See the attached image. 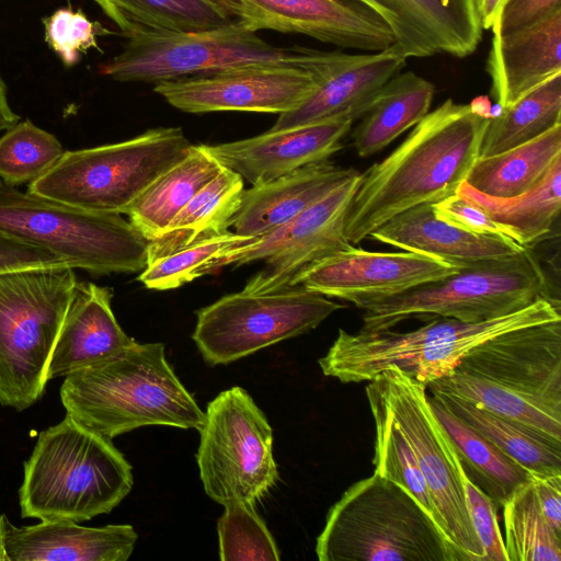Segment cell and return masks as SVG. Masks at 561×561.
<instances>
[{"instance_id":"1","label":"cell","mask_w":561,"mask_h":561,"mask_svg":"<svg viewBox=\"0 0 561 561\" xmlns=\"http://www.w3.org/2000/svg\"><path fill=\"white\" fill-rule=\"evenodd\" d=\"M489 119L451 99L428 112L387 158L362 173L345 218V236L359 244L400 213L456 193L466 181Z\"/></svg>"},{"instance_id":"2","label":"cell","mask_w":561,"mask_h":561,"mask_svg":"<svg viewBox=\"0 0 561 561\" xmlns=\"http://www.w3.org/2000/svg\"><path fill=\"white\" fill-rule=\"evenodd\" d=\"M427 389L457 396L561 443V319L488 340Z\"/></svg>"},{"instance_id":"3","label":"cell","mask_w":561,"mask_h":561,"mask_svg":"<svg viewBox=\"0 0 561 561\" xmlns=\"http://www.w3.org/2000/svg\"><path fill=\"white\" fill-rule=\"evenodd\" d=\"M59 393L67 414L111 439L147 425L198 431L205 417L162 343L135 341L67 375Z\"/></svg>"},{"instance_id":"4","label":"cell","mask_w":561,"mask_h":561,"mask_svg":"<svg viewBox=\"0 0 561 561\" xmlns=\"http://www.w3.org/2000/svg\"><path fill=\"white\" fill-rule=\"evenodd\" d=\"M19 504L24 518L90 520L131 491V466L112 439L67 414L42 431L24 462Z\"/></svg>"},{"instance_id":"5","label":"cell","mask_w":561,"mask_h":561,"mask_svg":"<svg viewBox=\"0 0 561 561\" xmlns=\"http://www.w3.org/2000/svg\"><path fill=\"white\" fill-rule=\"evenodd\" d=\"M558 298H539L508 314L479 322L437 317L412 331L392 329L350 333L340 329L327 354L322 373L341 382H364L389 367L427 386L449 374L476 346L505 332L560 320Z\"/></svg>"},{"instance_id":"6","label":"cell","mask_w":561,"mask_h":561,"mask_svg":"<svg viewBox=\"0 0 561 561\" xmlns=\"http://www.w3.org/2000/svg\"><path fill=\"white\" fill-rule=\"evenodd\" d=\"M320 561H457L443 530L403 485L374 473L330 508Z\"/></svg>"},{"instance_id":"7","label":"cell","mask_w":561,"mask_h":561,"mask_svg":"<svg viewBox=\"0 0 561 561\" xmlns=\"http://www.w3.org/2000/svg\"><path fill=\"white\" fill-rule=\"evenodd\" d=\"M67 263L0 273V404L19 412L45 393L55 343L78 283Z\"/></svg>"},{"instance_id":"8","label":"cell","mask_w":561,"mask_h":561,"mask_svg":"<svg viewBox=\"0 0 561 561\" xmlns=\"http://www.w3.org/2000/svg\"><path fill=\"white\" fill-rule=\"evenodd\" d=\"M553 299L543 267L530 251L463 265L444 279L383 298L363 308V331L394 328L409 318L442 317L479 322Z\"/></svg>"},{"instance_id":"9","label":"cell","mask_w":561,"mask_h":561,"mask_svg":"<svg viewBox=\"0 0 561 561\" xmlns=\"http://www.w3.org/2000/svg\"><path fill=\"white\" fill-rule=\"evenodd\" d=\"M0 231L93 275L141 272L149 241L121 214L92 211L0 185Z\"/></svg>"},{"instance_id":"10","label":"cell","mask_w":561,"mask_h":561,"mask_svg":"<svg viewBox=\"0 0 561 561\" xmlns=\"http://www.w3.org/2000/svg\"><path fill=\"white\" fill-rule=\"evenodd\" d=\"M191 146L181 127H159L122 142L65 151L27 192L87 210L124 214Z\"/></svg>"},{"instance_id":"11","label":"cell","mask_w":561,"mask_h":561,"mask_svg":"<svg viewBox=\"0 0 561 561\" xmlns=\"http://www.w3.org/2000/svg\"><path fill=\"white\" fill-rule=\"evenodd\" d=\"M367 382L365 391L383 403L409 442L457 561H484L467 507L461 466L431 407L426 386L397 367L383 369Z\"/></svg>"},{"instance_id":"12","label":"cell","mask_w":561,"mask_h":561,"mask_svg":"<svg viewBox=\"0 0 561 561\" xmlns=\"http://www.w3.org/2000/svg\"><path fill=\"white\" fill-rule=\"evenodd\" d=\"M314 50L273 46L241 22L206 31L128 37L124 49L101 65L100 72L117 81L156 84L251 65H294L308 69Z\"/></svg>"},{"instance_id":"13","label":"cell","mask_w":561,"mask_h":561,"mask_svg":"<svg viewBox=\"0 0 561 561\" xmlns=\"http://www.w3.org/2000/svg\"><path fill=\"white\" fill-rule=\"evenodd\" d=\"M198 432L196 461L211 500L255 505L276 484L273 430L247 390L221 391L208 403Z\"/></svg>"},{"instance_id":"14","label":"cell","mask_w":561,"mask_h":561,"mask_svg":"<svg viewBox=\"0 0 561 561\" xmlns=\"http://www.w3.org/2000/svg\"><path fill=\"white\" fill-rule=\"evenodd\" d=\"M344 308L299 285L268 294L241 290L199 309L192 339L205 362L229 364L307 333Z\"/></svg>"},{"instance_id":"15","label":"cell","mask_w":561,"mask_h":561,"mask_svg":"<svg viewBox=\"0 0 561 561\" xmlns=\"http://www.w3.org/2000/svg\"><path fill=\"white\" fill-rule=\"evenodd\" d=\"M360 178L362 172L356 171L291 220L238 248L224 259L221 267L264 261L243 288L249 294H268L295 286L296 278L308 266L353 247L344 228Z\"/></svg>"},{"instance_id":"16","label":"cell","mask_w":561,"mask_h":561,"mask_svg":"<svg viewBox=\"0 0 561 561\" xmlns=\"http://www.w3.org/2000/svg\"><path fill=\"white\" fill-rule=\"evenodd\" d=\"M317 87L312 71L294 65H251L211 75L154 84V92L187 113L256 112L282 114L296 108Z\"/></svg>"},{"instance_id":"17","label":"cell","mask_w":561,"mask_h":561,"mask_svg":"<svg viewBox=\"0 0 561 561\" xmlns=\"http://www.w3.org/2000/svg\"><path fill=\"white\" fill-rule=\"evenodd\" d=\"M462 266L423 253L374 252L353 245L308 266L295 286L363 309L370 302L444 279Z\"/></svg>"},{"instance_id":"18","label":"cell","mask_w":561,"mask_h":561,"mask_svg":"<svg viewBox=\"0 0 561 561\" xmlns=\"http://www.w3.org/2000/svg\"><path fill=\"white\" fill-rule=\"evenodd\" d=\"M392 46L368 54L316 49L308 67L317 79L312 93L296 108L278 115L268 130L288 129L330 118H360L379 90L405 66Z\"/></svg>"},{"instance_id":"19","label":"cell","mask_w":561,"mask_h":561,"mask_svg":"<svg viewBox=\"0 0 561 561\" xmlns=\"http://www.w3.org/2000/svg\"><path fill=\"white\" fill-rule=\"evenodd\" d=\"M255 32L301 34L341 48L379 51L393 45L387 23L357 0H237Z\"/></svg>"},{"instance_id":"20","label":"cell","mask_w":561,"mask_h":561,"mask_svg":"<svg viewBox=\"0 0 561 561\" xmlns=\"http://www.w3.org/2000/svg\"><path fill=\"white\" fill-rule=\"evenodd\" d=\"M354 119L341 116L217 145H205L225 168L257 185L305 165L329 160Z\"/></svg>"},{"instance_id":"21","label":"cell","mask_w":561,"mask_h":561,"mask_svg":"<svg viewBox=\"0 0 561 561\" xmlns=\"http://www.w3.org/2000/svg\"><path fill=\"white\" fill-rule=\"evenodd\" d=\"M392 32V47L407 59L448 54L463 58L482 39L476 0H357Z\"/></svg>"},{"instance_id":"22","label":"cell","mask_w":561,"mask_h":561,"mask_svg":"<svg viewBox=\"0 0 561 561\" xmlns=\"http://www.w3.org/2000/svg\"><path fill=\"white\" fill-rule=\"evenodd\" d=\"M369 237L403 251L433 255L457 265L503 260L527 249L510 237L476 234L439 220L431 204L400 213Z\"/></svg>"},{"instance_id":"23","label":"cell","mask_w":561,"mask_h":561,"mask_svg":"<svg viewBox=\"0 0 561 561\" xmlns=\"http://www.w3.org/2000/svg\"><path fill=\"white\" fill-rule=\"evenodd\" d=\"M137 533L131 525L81 526L73 520H41L16 527L8 522L10 561H126Z\"/></svg>"},{"instance_id":"24","label":"cell","mask_w":561,"mask_h":561,"mask_svg":"<svg viewBox=\"0 0 561 561\" xmlns=\"http://www.w3.org/2000/svg\"><path fill=\"white\" fill-rule=\"evenodd\" d=\"M111 301L110 288L77 283L49 360L48 380L66 377L135 342L118 324Z\"/></svg>"},{"instance_id":"25","label":"cell","mask_w":561,"mask_h":561,"mask_svg":"<svg viewBox=\"0 0 561 561\" xmlns=\"http://www.w3.org/2000/svg\"><path fill=\"white\" fill-rule=\"evenodd\" d=\"M561 10L505 36H493L485 69L497 104L507 107L561 73Z\"/></svg>"},{"instance_id":"26","label":"cell","mask_w":561,"mask_h":561,"mask_svg":"<svg viewBox=\"0 0 561 561\" xmlns=\"http://www.w3.org/2000/svg\"><path fill=\"white\" fill-rule=\"evenodd\" d=\"M356 171L325 160L252 185L244 190L231 227L241 236H264L323 198Z\"/></svg>"},{"instance_id":"27","label":"cell","mask_w":561,"mask_h":561,"mask_svg":"<svg viewBox=\"0 0 561 561\" xmlns=\"http://www.w3.org/2000/svg\"><path fill=\"white\" fill-rule=\"evenodd\" d=\"M128 38L197 32L244 22L237 0H94Z\"/></svg>"},{"instance_id":"28","label":"cell","mask_w":561,"mask_h":561,"mask_svg":"<svg viewBox=\"0 0 561 561\" xmlns=\"http://www.w3.org/2000/svg\"><path fill=\"white\" fill-rule=\"evenodd\" d=\"M221 169L205 145H192L188 153L156 179L124 214L152 241Z\"/></svg>"},{"instance_id":"29","label":"cell","mask_w":561,"mask_h":561,"mask_svg":"<svg viewBox=\"0 0 561 561\" xmlns=\"http://www.w3.org/2000/svg\"><path fill=\"white\" fill-rule=\"evenodd\" d=\"M434 92L433 83L413 71L393 76L351 133L357 154L368 158L414 127L430 112Z\"/></svg>"},{"instance_id":"30","label":"cell","mask_w":561,"mask_h":561,"mask_svg":"<svg viewBox=\"0 0 561 561\" xmlns=\"http://www.w3.org/2000/svg\"><path fill=\"white\" fill-rule=\"evenodd\" d=\"M561 157L531 190L513 197H493L463 181L456 194L481 208L505 233L530 249L551 231L561 208Z\"/></svg>"},{"instance_id":"31","label":"cell","mask_w":561,"mask_h":561,"mask_svg":"<svg viewBox=\"0 0 561 561\" xmlns=\"http://www.w3.org/2000/svg\"><path fill=\"white\" fill-rule=\"evenodd\" d=\"M244 190L241 175L222 167L172 219L165 230L149 241L147 262L195 241L229 231Z\"/></svg>"},{"instance_id":"32","label":"cell","mask_w":561,"mask_h":561,"mask_svg":"<svg viewBox=\"0 0 561 561\" xmlns=\"http://www.w3.org/2000/svg\"><path fill=\"white\" fill-rule=\"evenodd\" d=\"M431 407L447 433L467 477L500 508L530 472L477 430L447 410L434 396Z\"/></svg>"},{"instance_id":"33","label":"cell","mask_w":561,"mask_h":561,"mask_svg":"<svg viewBox=\"0 0 561 561\" xmlns=\"http://www.w3.org/2000/svg\"><path fill=\"white\" fill-rule=\"evenodd\" d=\"M561 157V124L503 152L479 157L466 182L493 197H513L531 190Z\"/></svg>"},{"instance_id":"34","label":"cell","mask_w":561,"mask_h":561,"mask_svg":"<svg viewBox=\"0 0 561 561\" xmlns=\"http://www.w3.org/2000/svg\"><path fill=\"white\" fill-rule=\"evenodd\" d=\"M447 410L484 435L531 474L561 473V443L457 396L431 391Z\"/></svg>"},{"instance_id":"35","label":"cell","mask_w":561,"mask_h":561,"mask_svg":"<svg viewBox=\"0 0 561 561\" xmlns=\"http://www.w3.org/2000/svg\"><path fill=\"white\" fill-rule=\"evenodd\" d=\"M561 124V73L489 118L479 157L493 156L527 142Z\"/></svg>"},{"instance_id":"36","label":"cell","mask_w":561,"mask_h":561,"mask_svg":"<svg viewBox=\"0 0 561 561\" xmlns=\"http://www.w3.org/2000/svg\"><path fill=\"white\" fill-rule=\"evenodd\" d=\"M255 238L234 231L205 238L147 262L138 280L156 290L174 289L221 268L222 260Z\"/></svg>"},{"instance_id":"37","label":"cell","mask_w":561,"mask_h":561,"mask_svg":"<svg viewBox=\"0 0 561 561\" xmlns=\"http://www.w3.org/2000/svg\"><path fill=\"white\" fill-rule=\"evenodd\" d=\"M501 507L508 561H561V536L543 516L531 481L516 489Z\"/></svg>"},{"instance_id":"38","label":"cell","mask_w":561,"mask_h":561,"mask_svg":"<svg viewBox=\"0 0 561 561\" xmlns=\"http://www.w3.org/2000/svg\"><path fill=\"white\" fill-rule=\"evenodd\" d=\"M365 392L375 425L374 473L403 485L439 526L426 482L409 442L383 403L371 392Z\"/></svg>"},{"instance_id":"39","label":"cell","mask_w":561,"mask_h":561,"mask_svg":"<svg viewBox=\"0 0 561 561\" xmlns=\"http://www.w3.org/2000/svg\"><path fill=\"white\" fill-rule=\"evenodd\" d=\"M61 142L30 119L8 128L0 138V180L9 186L31 183L64 154Z\"/></svg>"},{"instance_id":"40","label":"cell","mask_w":561,"mask_h":561,"mask_svg":"<svg viewBox=\"0 0 561 561\" xmlns=\"http://www.w3.org/2000/svg\"><path fill=\"white\" fill-rule=\"evenodd\" d=\"M219 558L222 561H278L279 550L254 504L225 506L218 519Z\"/></svg>"},{"instance_id":"41","label":"cell","mask_w":561,"mask_h":561,"mask_svg":"<svg viewBox=\"0 0 561 561\" xmlns=\"http://www.w3.org/2000/svg\"><path fill=\"white\" fill-rule=\"evenodd\" d=\"M45 39L66 66L78 62L81 53L98 47L96 35L102 27L91 22L80 10H56L44 20Z\"/></svg>"},{"instance_id":"42","label":"cell","mask_w":561,"mask_h":561,"mask_svg":"<svg viewBox=\"0 0 561 561\" xmlns=\"http://www.w3.org/2000/svg\"><path fill=\"white\" fill-rule=\"evenodd\" d=\"M466 502L471 523L484 549V561H508L497 522V506L461 468Z\"/></svg>"},{"instance_id":"43","label":"cell","mask_w":561,"mask_h":561,"mask_svg":"<svg viewBox=\"0 0 561 561\" xmlns=\"http://www.w3.org/2000/svg\"><path fill=\"white\" fill-rule=\"evenodd\" d=\"M431 205L436 218L459 229L476 234L508 237L481 208L456 193Z\"/></svg>"},{"instance_id":"44","label":"cell","mask_w":561,"mask_h":561,"mask_svg":"<svg viewBox=\"0 0 561 561\" xmlns=\"http://www.w3.org/2000/svg\"><path fill=\"white\" fill-rule=\"evenodd\" d=\"M561 10V0H507L493 25V36L527 28Z\"/></svg>"},{"instance_id":"45","label":"cell","mask_w":561,"mask_h":561,"mask_svg":"<svg viewBox=\"0 0 561 561\" xmlns=\"http://www.w3.org/2000/svg\"><path fill=\"white\" fill-rule=\"evenodd\" d=\"M61 263L51 252L0 231V273Z\"/></svg>"},{"instance_id":"46","label":"cell","mask_w":561,"mask_h":561,"mask_svg":"<svg viewBox=\"0 0 561 561\" xmlns=\"http://www.w3.org/2000/svg\"><path fill=\"white\" fill-rule=\"evenodd\" d=\"M539 507L551 528L561 536V473L537 476L530 473Z\"/></svg>"},{"instance_id":"47","label":"cell","mask_w":561,"mask_h":561,"mask_svg":"<svg viewBox=\"0 0 561 561\" xmlns=\"http://www.w3.org/2000/svg\"><path fill=\"white\" fill-rule=\"evenodd\" d=\"M507 0H476L478 14L483 30H491L492 25Z\"/></svg>"},{"instance_id":"48","label":"cell","mask_w":561,"mask_h":561,"mask_svg":"<svg viewBox=\"0 0 561 561\" xmlns=\"http://www.w3.org/2000/svg\"><path fill=\"white\" fill-rule=\"evenodd\" d=\"M19 119L20 116L12 111L9 104L7 87L0 77V131L12 127Z\"/></svg>"},{"instance_id":"49","label":"cell","mask_w":561,"mask_h":561,"mask_svg":"<svg viewBox=\"0 0 561 561\" xmlns=\"http://www.w3.org/2000/svg\"><path fill=\"white\" fill-rule=\"evenodd\" d=\"M471 111L484 118H491L492 103L488 95H479L469 104Z\"/></svg>"},{"instance_id":"50","label":"cell","mask_w":561,"mask_h":561,"mask_svg":"<svg viewBox=\"0 0 561 561\" xmlns=\"http://www.w3.org/2000/svg\"><path fill=\"white\" fill-rule=\"evenodd\" d=\"M9 519L0 514V561H10L7 550V531Z\"/></svg>"},{"instance_id":"51","label":"cell","mask_w":561,"mask_h":561,"mask_svg":"<svg viewBox=\"0 0 561 561\" xmlns=\"http://www.w3.org/2000/svg\"><path fill=\"white\" fill-rule=\"evenodd\" d=\"M2 184V181L0 180V185Z\"/></svg>"}]
</instances>
